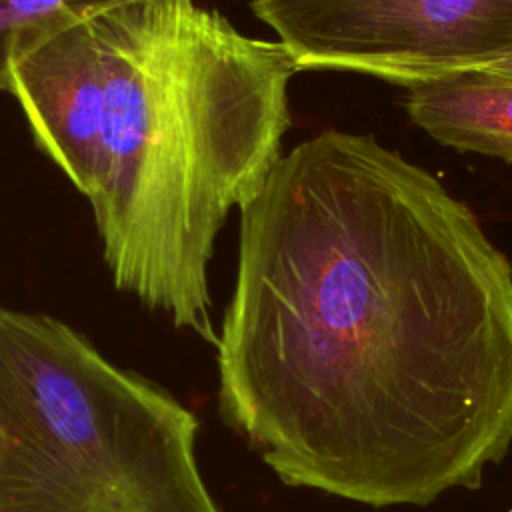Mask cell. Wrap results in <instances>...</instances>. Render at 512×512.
<instances>
[{"mask_svg":"<svg viewBox=\"0 0 512 512\" xmlns=\"http://www.w3.org/2000/svg\"><path fill=\"white\" fill-rule=\"evenodd\" d=\"M238 214L222 420L294 488L382 508L480 486L512 446V268L472 210L326 130Z\"/></svg>","mask_w":512,"mask_h":512,"instance_id":"cell-1","label":"cell"},{"mask_svg":"<svg viewBox=\"0 0 512 512\" xmlns=\"http://www.w3.org/2000/svg\"><path fill=\"white\" fill-rule=\"evenodd\" d=\"M296 72L196 0H122L22 36L8 94L88 200L114 286L216 346V238L282 158Z\"/></svg>","mask_w":512,"mask_h":512,"instance_id":"cell-2","label":"cell"},{"mask_svg":"<svg viewBox=\"0 0 512 512\" xmlns=\"http://www.w3.org/2000/svg\"><path fill=\"white\" fill-rule=\"evenodd\" d=\"M198 418L84 334L0 304V512H222Z\"/></svg>","mask_w":512,"mask_h":512,"instance_id":"cell-3","label":"cell"},{"mask_svg":"<svg viewBox=\"0 0 512 512\" xmlns=\"http://www.w3.org/2000/svg\"><path fill=\"white\" fill-rule=\"evenodd\" d=\"M298 70H348L406 88L512 54V0H250Z\"/></svg>","mask_w":512,"mask_h":512,"instance_id":"cell-4","label":"cell"},{"mask_svg":"<svg viewBox=\"0 0 512 512\" xmlns=\"http://www.w3.org/2000/svg\"><path fill=\"white\" fill-rule=\"evenodd\" d=\"M414 124L444 146L512 162V78L480 68L408 88Z\"/></svg>","mask_w":512,"mask_h":512,"instance_id":"cell-5","label":"cell"},{"mask_svg":"<svg viewBox=\"0 0 512 512\" xmlns=\"http://www.w3.org/2000/svg\"><path fill=\"white\" fill-rule=\"evenodd\" d=\"M122 0H0V92H8V62L22 36L62 14L90 12Z\"/></svg>","mask_w":512,"mask_h":512,"instance_id":"cell-6","label":"cell"},{"mask_svg":"<svg viewBox=\"0 0 512 512\" xmlns=\"http://www.w3.org/2000/svg\"><path fill=\"white\" fill-rule=\"evenodd\" d=\"M486 70H492V72H498V74H504V76L512 78V54L494 62V64H490V66H486Z\"/></svg>","mask_w":512,"mask_h":512,"instance_id":"cell-7","label":"cell"}]
</instances>
